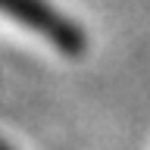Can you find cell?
Wrapping results in <instances>:
<instances>
[{
    "instance_id": "6da1fadb",
    "label": "cell",
    "mask_w": 150,
    "mask_h": 150,
    "mask_svg": "<svg viewBox=\"0 0 150 150\" xmlns=\"http://www.w3.org/2000/svg\"><path fill=\"white\" fill-rule=\"evenodd\" d=\"M0 13L9 16V19H16L19 25L31 28L35 35H41L44 41L56 44L69 56L84 50L81 28L75 25V22H69L59 9H53L50 3H44V0H0Z\"/></svg>"
}]
</instances>
